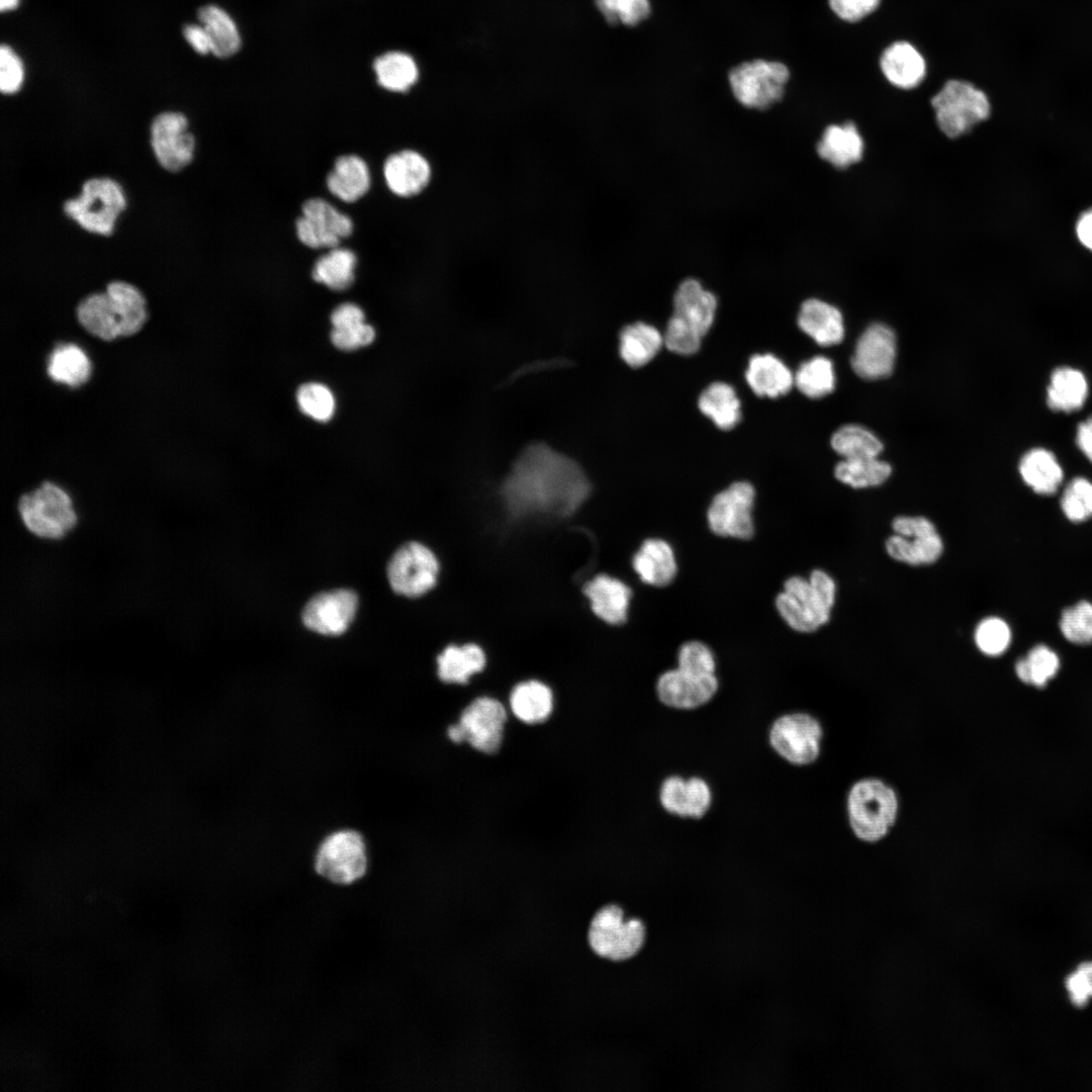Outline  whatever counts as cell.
I'll return each instance as SVG.
<instances>
[{
    "instance_id": "6da1fadb",
    "label": "cell",
    "mask_w": 1092,
    "mask_h": 1092,
    "mask_svg": "<svg viewBox=\"0 0 1092 1092\" xmlns=\"http://www.w3.org/2000/svg\"><path fill=\"white\" fill-rule=\"evenodd\" d=\"M589 492L590 483L579 464L541 442L518 455L500 487L508 511L519 518L570 516Z\"/></svg>"
},
{
    "instance_id": "7a4b0ae2",
    "label": "cell",
    "mask_w": 1092,
    "mask_h": 1092,
    "mask_svg": "<svg viewBox=\"0 0 1092 1092\" xmlns=\"http://www.w3.org/2000/svg\"><path fill=\"white\" fill-rule=\"evenodd\" d=\"M76 314L87 332L111 341L118 336H131L143 328L147 320L146 298L136 286L113 280L104 292L81 299Z\"/></svg>"
},
{
    "instance_id": "3957f363",
    "label": "cell",
    "mask_w": 1092,
    "mask_h": 1092,
    "mask_svg": "<svg viewBox=\"0 0 1092 1092\" xmlns=\"http://www.w3.org/2000/svg\"><path fill=\"white\" fill-rule=\"evenodd\" d=\"M672 304L673 310L663 335L664 345L676 354H694L713 325L717 297L699 280L687 278L676 288Z\"/></svg>"
},
{
    "instance_id": "277c9868",
    "label": "cell",
    "mask_w": 1092,
    "mask_h": 1092,
    "mask_svg": "<svg viewBox=\"0 0 1092 1092\" xmlns=\"http://www.w3.org/2000/svg\"><path fill=\"white\" fill-rule=\"evenodd\" d=\"M586 938L595 954L611 963H623L643 949L647 926L640 917L626 914L622 906L610 903L592 916Z\"/></svg>"
},
{
    "instance_id": "5b68a950",
    "label": "cell",
    "mask_w": 1092,
    "mask_h": 1092,
    "mask_svg": "<svg viewBox=\"0 0 1092 1092\" xmlns=\"http://www.w3.org/2000/svg\"><path fill=\"white\" fill-rule=\"evenodd\" d=\"M127 205L121 184L107 176L85 180L78 196L63 203L65 215L87 233L111 236Z\"/></svg>"
},
{
    "instance_id": "8992f818",
    "label": "cell",
    "mask_w": 1092,
    "mask_h": 1092,
    "mask_svg": "<svg viewBox=\"0 0 1092 1092\" xmlns=\"http://www.w3.org/2000/svg\"><path fill=\"white\" fill-rule=\"evenodd\" d=\"M17 509L26 530L44 540L64 538L78 523L70 494L51 481L21 495Z\"/></svg>"
},
{
    "instance_id": "52a82bcc",
    "label": "cell",
    "mask_w": 1092,
    "mask_h": 1092,
    "mask_svg": "<svg viewBox=\"0 0 1092 1092\" xmlns=\"http://www.w3.org/2000/svg\"><path fill=\"white\" fill-rule=\"evenodd\" d=\"M847 813L855 836L863 841L882 839L895 823L898 799L895 791L878 779L856 782L847 796Z\"/></svg>"
},
{
    "instance_id": "ba28073f",
    "label": "cell",
    "mask_w": 1092,
    "mask_h": 1092,
    "mask_svg": "<svg viewBox=\"0 0 1092 1092\" xmlns=\"http://www.w3.org/2000/svg\"><path fill=\"white\" fill-rule=\"evenodd\" d=\"M931 105L939 129L950 139L969 132L991 113L986 93L963 80L946 81L932 97Z\"/></svg>"
},
{
    "instance_id": "9c48e42d",
    "label": "cell",
    "mask_w": 1092,
    "mask_h": 1092,
    "mask_svg": "<svg viewBox=\"0 0 1092 1092\" xmlns=\"http://www.w3.org/2000/svg\"><path fill=\"white\" fill-rule=\"evenodd\" d=\"M789 78L790 71L783 63L754 60L733 68L729 84L741 105L765 110L783 99Z\"/></svg>"
},
{
    "instance_id": "30bf717a",
    "label": "cell",
    "mask_w": 1092,
    "mask_h": 1092,
    "mask_svg": "<svg viewBox=\"0 0 1092 1092\" xmlns=\"http://www.w3.org/2000/svg\"><path fill=\"white\" fill-rule=\"evenodd\" d=\"M507 718L499 701L479 697L464 708L458 723L448 727L447 735L454 743L467 742L477 751L493 754L500 748Z\"/></svg>"
},
{
    "instance_id": "8fae6325",
    "label": "cell",
    "mask_w": 1092,
    "mask_h": 1092,
    "mask_svg": "<svg viewBox=\"0 0 1092 1092\" xmlns=\"http://www.w3.org/2000/svg\"><path fill=\"white\" fill-rule=\"evenodd\" d=\"M314 866L317 874L330 882L349 885L358 881L367 869L362 836L353 830L332 833L320 845Z\"/></svg>"
},
{
    "instance_id": "7c38bea8",
    "label": "cell",
    "mask_w": 1092,
    "mask_h": 1092,
    "mask_svg": "<svg viewBox=\"0 0 1092 1092\" xmlns=\"http://www.w3.org/2000/svg\"><path fill=\"white\" fill-rule=\"evenodd\" d=\"M150 145L158 164L171 173L189 166L196 148L188 118L179 111H163L152 119Z\"/></svg>"
},
{
    "instance_id": "4fadbf2b",
    "label": "cell",
    "mask_w": 1092,
    "mask_h": 1092,
    "mask_svg": "<svg viewBox=\"0 0 1092 1092\" xmlns=\"http://www.w3.org/2000/svg\"><path fill=\"white\" fill-rule=\"evenodd\" d=\"M439 563L435 554L419 542L400 546L391 556L387 577L391 588L398 595L420 597L429 592L437 581Z\"/></svg>"
},
{
    "instance_id": "5bb4252c",
    "label": "cell",
    "mask_w": 1092,
    "mask_h": 1092,
    "mask_svg": "<svg viewBox=\"0 0 1092 1092\" xmlns=\"http://www.w3.org/2000/svg\"><path fill=\"white\" fill-rule=\"evenodd\" d=\"M776 606L785 622L803 633L814 632L825 625L833 608L809 579L801 576H792L785 581Z\"/></svg>"
},
{
    "instance_id": "9a60e30c",
    "label": "cell",
    "mask_w": 1092,
    "mask_h": 1092,
    "mask_svg": "<svg viewBox=\"0 0 1092 1092\" xmlns=\"http://www.w3.org/2000/svg\"><path fill=\"white\" fill-rule=\"evenodd\" d=\"M755 491L746 481H737L717 493L707 513L713 533L722 537L750 539L754 533L752 509Z\"/></svg>"
},
{
    "instance_id": "2e32d148",
    "label": "cell",
    "mask_w": 1092,
    "mask_h": 1092,
    "mask_svg": "<svg viewBox=\"0 0 1092 1092\" xmlns=\"http://www.w3.org/2000/svg\"><path fill=\"white\" fill-rule=\"evenodd\" d=\"M353 228L349 215L320 197L307 199L295 221L297 239L309 249L338 247L352 234Z\"/></svg>"
},
{
    "instance_id": "e0dca14e",
    "label": "cell",
    "mask_w": 1092,
    "mask_h": 1092,
    "mask_svg": "<svg viewBox=\"0 0 1092 1092\" xmlns=\"http://www.w3.org/2000/svg\"><path fill=\"white\" fill-rule=\"evenodd\" d=\"M822 727L806 713L787 714L777 719L769 731L772 748L791 763L813 762L820 752Z\"/></svg>"
},
{
    "instance_id": "ac0fdd59",
    "label": "cell",
    "mask_w": 1092,
    "mask_h": 1092,
    "mask_svg": "<svg viewBox=\"0 0 1092 1092\" xmlns=\"http://www.w3.org/2000/svg\"><path fill=\"white\" fill-rule=\"evenodd\" d=\"M895 359L894 332L883 324H874L857 340L850 362L856 375L875 380L892 373Z\"/></svg>"
},
{
    "instance_id": "d6986e66",
    "label": "cell",
    "mask_w": 1092,
    "mask_h": 1092,
    "mask_svg": "<svg viewBox=\"0 0 1092 1092\" xmlns=\"http://www.w3.org/2000/svg\"><path fill=\"white\" fill-rule=\"evenodd\" d=\"M357 595L351 589H335L311 598L302 611L304 625L324 635L344 633L354 619Z\"/></svg>"
},
{
    "instance_id": "ffe728a7",
    "label": "cell",
    "mask_w": 1092,
    "mask_h": 1092,
    "mask_svg": "<svg viewBox=\"0 0 1092 1092\" xmlns=\"http://www.w3.org/2000/svg\"><path fill=\"white\" fill-rule=\"evenodd\" d=\"M718 690L715 674H697L676 667L662 673L656 684L659 700L675 709H694L709 702Z\"/></svg>"
},
{
    "instance_id": "44dd1931",
    "label": "cell",
    "mask_w": 1092,
    "mask_h": 1092,
    "mask_svg": "<svg viewBox=\"0 0 1092 1092\" xmlns=\"http://www.w3.org/2000/svg\"><path fill=\"white\" fill-rule=\"evenodd\" d=\"M383 177L386 186L394 195L411 198L428 187L432 179V167L420 152L401 150L385 159Z\"/></svg>"
},
{
    "instance_id": "7402d4cb",
    "label": "cell",
    "mask_w": 1092,
    "mask_h": 1092,
    "mask_svg": "<svg viewBox=\"0 0 1092 1092\" xmlns=\"http://www.w3.org/2000/svg\"><path fill=\"white\" fill-rule=\"evenodd\" d=\"M582 590L589 600L592 611L601 620L611 625L626 621L632 592L623 581L599 574L587 581Z\"/></svg>"
},
{
    "instance_id": "603a6c76",
    "label": "cell",
    "mask_w": 1092,
    "mask_h": 1092,
    "mask_svg": "<svg viewBox=\"0 0 1092 1092\" xmlns=\"http://www.w3.org/2000/svg\"><path fill=\"white\" fill-rule=\"evenodd\" d=\"M885 78L895 87L909 90L918 87L926 76V62L920 52L905 40L887 47L880 58Z\"/></svg>"
},
{
    "instance_id": "cb8c5ba5",
    "label": "cell",
    "mask_w": 1092,
    "mask_h": 1092,
    "mask_svg": "<svg viewBox=\"0 0 1092 1092\" xmlns=\"http://www.w3.org/2000/svg\"><path fill=\"white\" fill-rule=\"evenodd\" d=\"M818 156L838 169H845L859 162L864 152V142L852 121L828 125L817 143Z\"/></svg>"
},
{
    "instance_id": "d4e9b609",
    "label": "cell",
    "mask_w": 1092,
    "mask_h": 1092,
    "mask_svg": "<svg viewBox=\"0 0 1092 1092\" xmlns=\"http://www.w3.org/2000/svg\"><path fill=\"white\" fill-rule=\"evenodd\" d=\"M328 190L338 199L352 203L370 189L371 175L366 162L357 155H342L326 178Z\"/></svg>"
},
{
    "instance_id": "484cf974",
    "label": "cell",
    "mask_w": 1092,
    "mask_h": 1092,
    "mask_svg": "<svg viewBox=\"0 0 1092 1092\" xmlns=\"http://www.w3.org/2000/svg\"><path fill=\"white\" fill-rule=\"evenodd\" d=\"M640 579L653 586H665L676 575L677 565L671 546L664 540H645L632 559Z\"/></svg>"
},
{
    "instance_id": "4316f807",
    "label": "cell",
    "mask_w": 1092,
    "mask_h": 1092,
    "mask_svg": "<svg viewBox=\"0 0 1092 1092\" xmlns=\"http://www.w3.org/2000/svg\"><path fill=\"white\" fill-rule=\"evenodd\" d=\"M800 329L821 346L840 343L844 335L841 312L833 305L817 299L805 300L797 318Z\"/></svg>"
},
{
    "instance_id": "83f0119b",
    "label": "cell",
    "mask_w": 1092,
    "mask_h": 1092,
    "mask_svg": "<svg viewBox=\"0 0 1092 1092\" xmlns=\"http://www.w3.org/2000/svg\"><path fill=\"white\" fill-rule=\"evenodd\" d=\"M745 378L758 396L778 397L786 394L794 384V375L777 356L765 353L750 357Z\"/></svg>"
},
{
    "instance_id": "f1b7e54d",
    "label": "cell",
    "mask_w": 1092,
    "mask_h": 1092,
    "mask_svg": "<svg viewBox=\"0 0 1092 1092\" xmlns=\"http://www.w3.org/2000/svg\"><path fill=\"white\" fill-rule=\"evenodd\" d=\"M1089 386L1085 375L1078 369L1062 366L1056 368L1046 387V403L1054 412L1079 411L1088 396Z\"/></svg>"
},
{
    "instance_id": "f546056e",
    "label": "cell",
    "mask_w": 1092,
    "mask_h": 1092,
    "mask_svg": "<svg viewBox=\"0 0 1092 1092\" xmlns=\"http://www.w3.org/2000/svg\"><path fill=\"white\" fill-rule=\"evenodd\" d=\"M1019 473L1027 486L1043 495L1054 494L1064 479L1063 468L1054 453L1040 447L1028 450L1021 457Z\"/></svg>"
},
{
    "instance_id": "4dcf8cb0",
    "label": "cell",
    "mask_w": 1092,
    "mask_h": 1092,
    "mask_svg": "<svg viewBox=\"0 0 1092 1092\" xmlns=\"http://www.w3.org/2000/svg\"><path fill=\"white\" fill-rule=\"evenodd\" d=\"M485 662V654L476 644L449 645L437 657L438 676L446 684L464 685Z\"/></svg>"
},
{
    "instance_id": "1f68e13d",
    "label": "cell",
    "mask_w": 1092,
    "mask_h": 1092,
    "mask_svg": "<svg viewBox=\"0 0 1092 1092\" xmlns=\"http://www.w3.org/2000/svg\"><path fill=\"white\" fill-rule=\"evenodd\" d=\"M510 706L520 721L530 725L539 724L546 721L552 713L553 694L542 681H522L512 690Z\"/></svg>"
},
{
    "instance_id": "d6a6232c",
    "label": "cell",
    "mask_w": 1092,
    "mask_h": 1092,
    "mask_svg": "<svg viewBox=\"0 0 1092 1092\" xmlns=\"http://www.w3.org/2000/svg\"><path fill=\"white\" fill-rule=\"evenodd\" d=\"M619 340L620 356L631 367L647 364L664 344L663 335L643 322L625 326Z\"/></svg>"
},
{
    "instance_id": "836d02e7",
    "label": "cell",
    "mask_w": 1092,
    "mask_h": 1092,
    "mask_svg": "<svg viewBox=\"0 0 1092 1092\" xmlns=\"http://www.w3.org/2000/svg\"><path fill=\"white\" fill-rule=\"evenodd\" d=\"M356 254L347 248L335 247L317 258L311 276L332 290L348 289L355 280Z\"/></svg>"
},
{
    "instance_id": "e575fe53",
    "label": "cell",
    "mask_w": 1092,
    "mask_h": 1092,
    "mask_svg": "<svg viewBox=\"0 0 1092 1092\" xmlns=\"http://www.w3.org/2000/svg\"><path fill=\"white\" fill-rule=\"evenodd\" d=\"M698 405L722 430L734 428L741 418L736 391L725 382L716 381L707 386L700 394Z\"/></svg>"
},
{
    "instance_id": "d590c367",
    "label": "cell",
    "mask_w": 1092,
    "mask_h": 1092,
    "mask_svg": "<svg viewBox=\"0 0 1092 1092\" xmlns=\"http://www.w3.org/2000/svg\"><path fill=\"white\" fill-rule=\"evenodd\" d=\"M198 19L205 29L211 44V53L218 58H228L238 52L241 37L233 18L220 7L206 5L199 9Z\"/></svg>"
},
{
    "instance_id": "8d00e7d4",
    "label": "cell",
    "mask_w": 1092,
    "mask_h": 1092,
    "mask_svg": "<svg viewBox=\"0 0 1092 1092\" xmlns=\"http://www.w3.org/2000/svg\"><path fill=\"white\" fill-rule=\"evenodd\" d=\"M886 550L895 560L909 565L931 564L938 560L943 543L939 534L907 538L898 534L886 541Z\"/></svg>"
},
{
    "instance_id": "74e56055",
    "label": "cell",
    "mask_w": 1092,
    "mask_h": 1092,
    "mask_svg": "<svg viewBox=\"0 0 1092 1092\" xmlns=\"http://www.w3.org/2000/svg\"><path fill=\"white\" fill-rule=\"evenodd\" d=\"M373 69L378 84L391 92H406L419 79L415 60L402 52H389L378 57L374 61Z\"/></svg>"
},
{
    "instance_id": "f35d334b",
    "label": "cell",
    "mask_w": 1092,
    "mask_h": 1092,
    "mask_svg": "<svg viewBox=\"0 0 1092 1092\" xmlns=\"http://www.w3.org/2000/svg\"><path fill=\"white\" fill-rule=\"evenodd\" d=\"M90 371L87 355L75 344L60 345L49 357L48 374L54 381L77 387L88 380Z\"/></svg>"
},
{
    "instance_id": "ab89813d",
    "label": "cell",
    "mask_w": 1092,
    "mask_h": 1092,
    "mask_svg": "<svg viewBox=\"0 0 1092 1092\" xmlns=\"http://www.w3.org/2000/svg\"><path fill=\"white\" fill-rule=\"evenodd\" d=\"M891 466L878 457L843 459L834 469L835 477L853 488L877 486L891 475Z\"/></svg>"
},
{
    "instance_id": "60d3db41",
    "label": "cell",
    "mask_w": 1092,
    "mask_h": 1092,
    "mask_svg": "<svg viewBox=\"0 0 1092 1092\" xmlns=\"http://www.w3.org/2000/svg\"><path fill=\"white\" fill-rule=\"evenodd\" d=\"M1058 654L1044 644L1032 647L1025 657L1015 663L1018 678L1037 688H1043L1059 671Z\"/></svg>"
},
{
    "instance_id": "b9f144b4",
    "label": "cell",
    "mask_w": 1092,
    "mask_h": 1092,
    "mask_svg": "<svg viewBox=\"0 0 1092 1092\" xmlns=\"http://www.w3.org/2000/svg\"><path fill=\"white\" fill-rule=\"evenodd\" d=\"M831 446L843 459L878 457L883 449L881 441L871 431L858 425L839 428L832 435Z\"/></svg>"
},
{
    "instance_id": "7bdbcfd3",
    "label": "cell",
    "mask_w": 1092,
    "mask_h": 1092,
    "mask_svg": "<svg viewBox=\"0 0 1092 1092\" xmlns=\"http://www.w3.org/2000/svg\"><path fill=\"white\" fill-rule=\"evenodd\" d=\"M794 384L808 397L818 398L829 394L835 384L832 362L824 356H815L803 362L794 375Z\"/></svg>"
},
{
    "instance_id": "ee69618b",
    "label": "cell",
    "mask_w": 1092,
    "mask_h": 1092,
    "mask_svg": "<svg viewBox=\"0 0 1092 1092\" xmlns=\"http://www.w3.org/2000/svg\"><path fill=\"white\" fill-rule=\"evenodd\" d=\"M1061 508L1068 520L1081 523L1092 518V482L1085 477L1073 478L1064 488Z\"/></svg>"
},
{
    "instance_id": "f6af8a7d",
    "label": "cell",
    "mask_w": 1092,
    "mask_h": 1092,
    "mask_svg": "<svg viewBox=\"0 0 1092 1092\" xmlns=\"http://www.w3.org/2000/svg\"><path fill=\"white\" fill-rule=\"evenodd\" d=\"M1063 636L1074 644L1092 643V603L1081 601L1065 609L1060 619Z\"/></svg>"
},
{
    "instance_id": "bcb514c9",
    "label": "cell",
    "mask_w": 1092,
    "mask_h": 1092,
    "mask_svg": "<svg viewBox=\"0 0 1092 1092\" xmlns=\"http://www.w3.org/2000/svg\"><path fill=\"white\" fill-rule=\"evenodd\" d=\"M975 642L979 650L989 656L1004 653L1011 643V630L1001 618L988 617L975 630Z\"/></svg>"
},
{
    "instance_id": "7dc6e473",
    "label": "cell",
    "mask_w": 1092,
    "mask_h": 1092,
    "mask_svg": "<svg viewBox=\"0 0 1092 1092\" xmlns=\"http://www.w3.org/2000/svg\"><path fill=\"white\" fill-rule=\"evenodd\" d=\"M297 402L301 412L318 422L329 421L335 411V399L331 390L321 383H306L297 391Z\"/></svg>"
},
{
    "instance_id": "c3c4849f",
    "label": "cell",
    "mask_w": 1092,
    "mask_h": 1092,
    "mask_svg": "<svg viewBox=\"0 0 1092 1092\" xmlns=\"http://www.w3.org/2000/svg\"><path fill=\"white\" fill-rule=\"evenodd\" d=\"M595 3L610 24L633 26L650 13L649 0H595Z\"/></svg>"
},
{
    "instance_id": "681fc988",
    "label": "cell",
    "mask_w": 1092,
    "mask_h": 1092,
    "mask_svg": "<svg viewBox=\"0 0 1092 1092\" xmlns=\"http://www.w3.org/2000/svg\"><path fill=\"white\" fill-rule=\"evenodd\" d=\"M677 667L697 674H715V657L712 650L701 641L685 643L677 655Z\"/></svg>"
},
{
    "instance_id": "f907efd6",
    "label": "cell",
    "mask_w": 1092,
    "mask_h": 1092,
    "mask_svg": "<svg viewBox=\"0 0 1092 1092\" xmlns=\"http://www.w3.org/2000/svg\"><path fill=\"white\" fill-rule=\"evenodd\" d=\"M374 338V329L364 322L333 327L331 333L333 344L344 351H352L367 346L373 342Z\"/></svg>"
},
{
    "instance_id": "816d5d0a",
    "label": "cell",
    "mask_w": 1092,
    "mask_h": 1092,
    "mask_svg": "<svg viewBox=\"0 0 1092 1092\" xmlns=\"http://www.w3.org/2000/svg\"><path fill=\"white\" fill-rule=\"evenodd\" d=\"M24 69L19 57L8 46L0 48V90L3 94L16 93L22 86Z\"/></svg>"
},
{
    "instance_id": "f5cc1de1",
    "label": "cell",
    "mask_w": 1092,
    "mask_h": 1092,
    "mask_svg": "<svg viewBox=\"0 0 1092 1092\" xmlns=\"http://www.w3.org/2000/svg\"><path fill=\"white\" fill-rule=\"evenodd\" d=\"M659 799L669 813L688 817L689 790L687 781L680 777L667 778L660 788Z\"/></svg>"
},
{
    "instance_id": "db71d44e",
    "label": "cell",
    "mask_w": 1092,
    "mask_h": 1092,
    "mask_svg": "<svg viewBox=\"0 0 1092 1092\" xmlns=\"http://www.w3.org/2000/svg\"><path fill=\"white\" fill-rule=\"evenodd\" d=\"M881 0H828L833 13L846 22H856L873 13Z\"/></svg>"
},
{
    "instance_id": "11a10c76",
    "label": "cell",
    "mask_w": 1092,
    "mask_h": 1092,
    "mask_svg": "<svg viewBox=\"0 0 1092 1092\" xmlns=\"http://www.w3.org/2000/svg\"><path fill=\"white\" fill-rule=\"evenodd\" d=\"M689 790V813L688 817L700 818L709 809L712 795L707 783L700 778H691L687 781Z\"/></svg>"
},
{
    "instance_id": "9f6ffc18",
    "label": "cell",
    "mask_w": 1092,
    "mask_h": 1092,
    "mask_svg": "<svg viewBox=\"0 0 1092 1092\" xmlns=\"http://www.w3.org/2000/svg\"><path fill=\"white\" fill-rule=\"evenodd\" d=\"M892 528L895 534L912 538L936 533L934 524L924 517L900 516L893 520Z\"/></svg>"
},
{
    "instance_id": "6f0895ef",
    "label": "cell",
    "mask_w": 1092,
    "mask_h": 1092,
    "mask_svg": "<svg viewBox=\"0 0 1092 1092\" xmlns=\"http://www.w3.org/2000/svg\"><path fill=\"white\" fill-rule=\"evenodd\" d=\"M183 34L188 43L198 54L211 53L209 37L201 24H188L183 29Z\"/></svg>"
},
{
    "instance_id": "680465c9",
    "label": "cell",
    "mask_w": 1092,
    "mask_h": 1092,
    "mask_svg": "<svg viewBox=\"0 0 1092 1092\" xmlns=\"http://www.w3.org/2000/svg\"><path fill=\"white\" fill-rule=\"evenodd\" d=\"M363 310L354 303H343L337 306L332 314L331 322L333 327L341 326L350 323L364 322Z\"/></svg>"
},
{
    "instance_id": "91938a15",
    "label": "cell",
    "mask_w": 1092,
    "mask_h": 1092,
    "mask_svg": "<svg viewBox=\"0 0 1092 1092\" xmlns=\"http://www.w3.org/2000/svg\"><path fill=\"white\" fill-rule=\"evenodd\" d=\"M1066 988L1073 1004L1078 1007L1086 1005L1089 997H1091L1082 977L1077 971L1066 979Z\"/></svg>"
},
{
    "instance_id": "94428289",
    "label": "cell",
    "mask_w": 1092,
    "mask_h": 1092,
    "mask_svg": "<svg viewBox=\"0 0 1092 1092\" xmlns=\"http://www.w3.org/2000/svg\"><path fill=\"white\" fill-rule=\"evenodd\" d=\"M1076 444L1081 452L1092 463V417L1078 425Z\"/></svg>"
},
{
    "instance_id": "6125c7cd",
    "label": "cell",
    "mask_w": 1092,
    "mask_h": 1092,
    "mask_svg": "<svg viewBox=\"0 0 1092 1092\" xmlns=\"http://www.w3.org/2000/svg\"><path fill=\"white\" fill-rule=\"evenodd\" d=\"M1076 235L1079 242L1092 252V208L1079 216L1076 222Z\"/></svg>"
},
{
    "instance_id": "be15d7a7",
    "label": "cell",
    "mask_w": 1092,
    "mask_h": 1092,
    "mask_svg": "<svg viewBox=\"0 0 1092 1092\" xmlns=\"http://www.w3.org/2000/svg\"><path fill=\"white\" fill-rule=\"evenodd\" d=\"M1077 972L1082 977L1090 995L1092 996V962L1080 965L1077 969Z\"/></svg>"
},
{
    "instance_id": "e7e4bbea",
    "label": "cell",
    "mask_w": 1092,
    "mask_h": 1092,
    "mask_svg": "<svg viewBox=\"0 0 1092 1092\" xmlns=\"http://www.w3.org/2000/svg\"><path fill=\"white\" fill-rule=\"evenodd\" d=\"M19 0H0L1 11H8L14 9L18 5Z\"/></svg>"
}]
</instances>
